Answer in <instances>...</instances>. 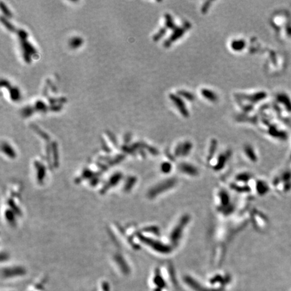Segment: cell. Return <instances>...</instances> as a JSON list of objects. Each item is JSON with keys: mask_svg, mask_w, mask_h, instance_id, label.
Returning a JSON list of instances; mask_svg holds the SVG:
<instances>
[{"mask_svg": "<svg viewBox=\"0 0 291 291\" xmlns=\"http://www.w3.org/2000/svg\"><path fill=\"white\" fill-rule=\"evenodd\" d=\"M164 32H165V30H161L159 32V33L156 34V35L154 36V40H158V39H159V37H160V36H163V34H164V33H164Z\"/></svg>", "mask_w": 291, "mask_h": 291, "instance_id": "cell-11", "label": "cell"}, {"mask_svg": "<svg viewBox=\"0 0 291 291\" xmlns=\"http://www.w3.org/2000/svg\"><path fill=\"white\" fill-rule=\"evenodd\" d=\"M82 43V39L80 37H73L70 41V45L72 48H77L79 46H80Z\"/></svg>", "mask_w": 291, "mask_h": 291, "instance_id": "cell-5", "label": "cell"}, {"mask_svg": "<svg viewBox=\"0 0 291 291\" xmlns=\"http://www.w3.org/2000/svg\"><path fill=\"white\" fill-rule=\"evenodd\" d=\"M1 84L2 86H6V87H9L10 86V84H9V82L7 80H2Z\"/></svg>", "mask_w": 291, "mask_h": 291, "instance_id": "cell-12", "label": "cell"}, {"mask_svg": "<svg viewBox=\"0 0 291 291\" xmlns=\"http://www.w3.org/2000/svg\"><path fill=\"white\" fill-rule=\"evenodd\" d=\"M1 9L2 10V11H3V12L4 13V14H6V16H8V17L12 16V14L9 11V10L7 8V7L5 6V5L2 3V2H1Z\"/></svg>", "mask_w": 291, "mask_h": 291, "instance_id": "cell-9", "label": "cell"}, {"mask_svg": "<svg viewBox=\"0 0 291 291\" xmlns=\"http://www.w3.org/2000/svg\"><path fill=\"white\" fill-rule=\"evenodd\" d=\"M171 99H172V100H173L174 103H175L177 107L179 108L180 112H181L182 114H183L184 116L188 115V112H187V111L186 108V106H185L184 103L182 102V100L180 99L179 97L174 96V94H171Z\"/></svg>", "mask_w": 291, "mask_h": 291, "instance_id": "cell-1", "label": "cell"}, {"mask_svg": "<svg viewBox=\"0 0 291 291\" xmlns=\"http://www.w3.org/2000/svg\"><path fill=\"white\" fill-rule=\"evenodd\" d=\"M33 112V108L30 107H25L22 111V114L24 117H28L29 115H30L32 114V113Z\"/></svg>", "mask_w": 291, "mask_h": 291, "instance_id": "cell-8", "label": "cell"}, {"mask_svg": "<svg viewBox=\"0 0 291 291\" xmlns=\"http://www.w3.org/2000/svg\"><path fill=\"white\" fill-rule=\"evenodd\" d=\"M245 43L244 41L240 40V41H235L232 42V47L233 48L234 50H236V51H240L241 50L243 47H245Z\"/></svg>", "mask_w": 291, "mask_h": 291, "instance_id": "cell-4", "label": "cell"}, {"mask_svg": "<svg viewBox=\"0 0 291 291\" xmlns=\"http://www.w3.org/2000/svg\"><path fill=\"white\" fill-rule=\"evenodd\" d=\"M10 97L11 99L14 100V101H16L20 99V91L17 88H10Z\"/></svg>", "mask_w": 291, "mask_h": 291, "instance_id": "cell-2", "label": "cell"}, {"mask_svg": "<svg viewBox=\"0 0 291 291\" xmlns=\"http://www.w3.org/2000/svg\"><path fill=\"white\" fill-rule=\"evenodd\" d=\"M202 94L206 98V99H208L210 100H212V101H214V100H216V95L214 94L212 91H210L206 89H203L202 90Z\"/></svg>", "mask_w": 291, "mask_h": 291, "instance_id": "cell-3", "label": "cell"}, {"mask_svg": "<svg viewBox=\"0 0 291 291\" xmlns=\"http://www.w3.org/2000/svg\"><path fill=\"white\" fill-rule=\"evenodd\" d=\"M35 108L39 111H45L47 109L46 105L41 100H39L35 103Z\"/></svg>", "mask_w": 291, "mask_h": 291, "instance_id": "cell-6", "label": "cell"}, {"mask_svg": "<svg viewBox=\"0 0 291 291\" xmlns=\"http://www.w3.org/2000/svg\"><path fill=\"white\" fill-rule=\"evenodd\" d=\"M18 34L20 35V37L21 39H25L26 36H27V34H26V33L25 31H24L23 30H18Z\"/></svg>", "mask_w": 291, "mask_h": 291, "instance_id": "cell-10", "label": "cell"}, {"mask_svg": "<svg viewBox=\"0 0 291 291\" xmlns=\"http://www.w3.org/2000/svg\"><path fill=\"white\" fill-rule=\"evenodd\" d=\"M1 22L2 23L4 24L6 26V27L8 29V30H11V31H14L15 30V28L14 27V26H13L12 24H11L8 21H7L6 18H4L3 16H1Z\"/></svg>", "mask_w": 291, "mask_h": 291, "instance_id": "cell-7", "label": "cell"}]
</instances>
